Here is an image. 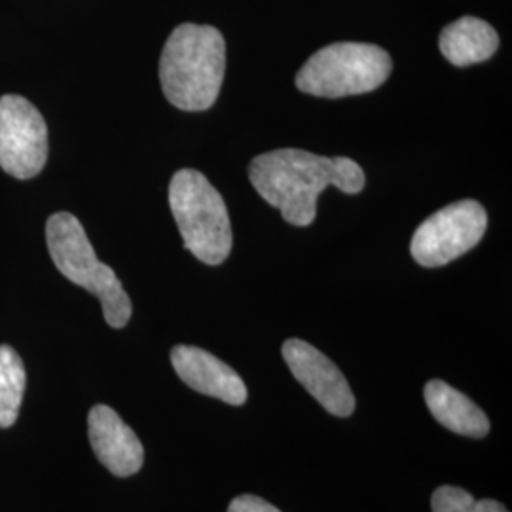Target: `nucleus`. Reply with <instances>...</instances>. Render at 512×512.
<instances>
[{
  "label": "nucleus",
  "instance_id": "6",
  "mask_svg": "<svg viewBox=\"0 0 512 512\" xmlns=\"http://www.w3.org/2000/svg\"><path fill=\"white\" fill-rule=\"evenodd\" d=\"M486 228L488 213L480 203H452L421 222L412 236L410 253L423 268H440L476 247Z\"/></svg>",
  "mask_w": 512,
  "mask_h": 512
},
{
  "label": "nucleus",
  "instance_id": "1",
  "mask_svg": "<svg viewBox=\"0 0 512 512\" xmlns=\"http://www.w3.org/2000/svg\"><path fill=\"white\" fill-rule=\"evenodd\" d=\"M249 181L293 226H310L317 217V198L327 186L355 196L366 183L363 167L351 158H327L300 148L256 156L249 165Z\"/></svg>",
  "mask_w": 512,
  "mask_h": 512
},
{
  "label": "nucleus",
  "instance_id": "11",
  "mask_svg": "<svg viewBox=\"0 0 512 512\" xmlns=\"http://www.w3.org/2000/svg\"><path fill=\"white\" fill-rule=\"evenodd\" d=\"M423 395L433 418L448 431L471 439H482L490 433L488 416L452 385L442 380H431L425 385Z\"/></svg>",
  "mask_w": 512,
  "mask_h": 512
},
{
  "label": "nucleus",
  "instance_id": "4",
  "mask_svg": "<svg viewBox=\"0 0 512 512\" xmlns=\"http://www.w3.org/2000/svg\"><path fill=\"white\" fill-rule=\"evenodd\" d=\"M169 207L184 247L203 264L219 266L232 251L228 207L219 190L196 169H181L169 183Z\"/></svg>",
  "mask_w": 512,
  "mask_h": 512
},
{
  "label": "nucleus",
  "instance_id": "15",
  "mask_svg": "<svg viewBox=\"0 0 512 512\" xmlns=\"http://www.w3.org/2000/svg\"><path fill=\"white\" fill-rule=\"evenodd\" d=\"M228 512H281L277 507H274L272 503L264 501L262 497H256V495L243 494L238 495L230 507Z\"/></svg>",
  "mask_w": 512,
  "mask_h": 512
},
{
  "label": "nucleus",
  "instance_id": "10",
  "mask_svg": "<svg viewBox=\"0 0 512 512\" xmlns=\"http://www.w3.org/2000/svg\"><path fill=\"white\" fill-rule=\"evenodd\" d=\"M171 365L184 384L202 395L232 406H241L249 397L238 372L205 349L175 346L171 349Z\"/></svg>",
  "mask_w": 512,
  "mask_h": 512
},
{
  "label": "nucleus",
  "instance_id": "14",
  "mask_svg": "<svg viewBox=\"0 0 512 512\" xmlns=\"http://www.w3.org/2000/svg\"><path fill=\"white\" fill-rule=\"evenodd\" d=\"M433 512H511L495 499L476 501L467 490L458 486H440L431 499Z\"/></svg>",
  "mask_w": 512,
  "mask_h": 512
},
{
  "label": "nucleus",
  "instance_id": "8",
  "mask_svg": "<svg viewBox=\"0 0 512 512\" xmlns=\"http://www.w3.org/2000/svg\"><path fill=\"white\" fill-rule=\"evenodd\" d=\"M281 353L294 378L329 414L348 418L355 412V395L346 376L325 353L298 338L287 340Z\"/></svg>",
  "mask_w": 512,
  "mask_h": 512
},
{
  "label": "nucleus",
  "instance_id": "12",
  "mask_svg": "<svg viewBox=\"0 0 512 512\" xmlns=\"http://www.w3.org/2000/svg\"><path fill=\"white\" fill-rule=\"evenodd\" d=\"M440 52L456 67L488 61L499 48L497 31L482 19L459 18L444 27L439 38Z\"/></svg>",
  "mask_w": 512,
  "mask_h": 512
},
{
  "label": "nucleus",
  "instance_id": "13",
  "mask_svg": "<svg viewBox=\"0 0 512 512\" xmlns=\"http://www.w3.org/2000/svg\"><path fill=\"white\" fill-rule=\"evenodd\" d=\"M27 372L18 351L6 344L0 346V429H8L18 421L19 408L25 395Z\"/></svg>",
  "mask_w": 512,
  "mask_h": 512
},
{
  "label": "nucleus",
  "instance_id": "5",
  "mask_svg": "<svg viewBox=\"0 0 512 512\" xmlns=\"http://www.w3.org/2000/svg\"><path fill=\"white\" fill-rule=\"evenodd\" d=\"M393 71L384 48L365 42H336L311 55L296 74L300 92L338 99L378 90Z\"/></svg>",
  "mask_w": 512,
  "mask_h": 512
},
{
  "label": "nucleus",
  "instance_id": "9",
  "mask_svg": "<svg viewBox=\"0 0 512 512\" xmlns=\"http://www.w3.org/2000/svg\"><path fill=\"white\" fill-rule=\"evenodd\" d=\"M88 435L95 458L112 475L126 478L141 471L145 463L141 440L107 404H95L90 410Z\"/></svg>",
  "mask_w": 512,
  "mask_h": 512
},
{
  "label": "nucleus",
  "instance_id": "7",
  "mask_svg": "<svg viewBox=\"0 0 512 512\" xmlns=\"http://www.w3.org/2000/svg\"><path fill=\"white\" fill-rule=\"evenodd\" d=\"M48 160V128L37 107L21 95L0 97V167L16 179H33Z\"/></svg>",
  "mask_w": 512,
  "mask_h": 512
},
{
  "label": "nucleus",
  "instance_id": "3",
  "mask_svg": "<svg viewBox=\"0 0 512 512\" xmlns=\"http://www.w3.org/2000/svg\"><path fill=\"white\" fill-rule=\"evenodd\" d=\"M46 243L61 275L99 298L112 329H124L133 311L131 300L118 275L95 255L80 220L71 213L52 215L46 222Z\"/></svg>",
  "mask_w": 512,
  "mask_h": 512
},
{
  "label": "nucleus",
  "instance_id": "2",
  "mask_svg": "<svg viewBox=\"0 0 512 512\" xmlns=\"http://www.w3.org/2000/svg\"><path fill=\"white\" fill-rule=\"evenodd\" d=\"M226 71V42L217 27L183 23L165 42L160 82L165 99L186 112L211 109Z\"/></svg>",
  "mask_w": 512,
  "mask_h": 512
}]
</instances>
